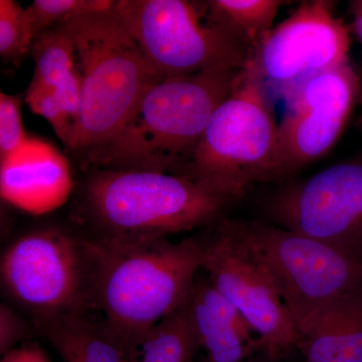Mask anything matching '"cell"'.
<instances>
[{"mask_svg":"<svg viewBox=\"0 0 362 362\" xmlns=\"http://www.w3.org/2000/svg\"><path fill=\"white\" fill-rule=\"evenodd\" d=\"M75 204L90 240L140 243L216 225L237 197L185 175L86 168Z\"/></svg>","mask_w":362,"mask_h":362,"instance_id":"obj_1","label":"cell"},{"mask_svg":"<svg viewBox=\"0 0 362 362\" xmlns=\"http://www.w3.org/2000/svg\"><path fill=\"white\" fill-rule=\"evenodd\" d=\"M85 238L93 310L123 344L140 354L147 334L189 297L202 270L206 237L140 243Z\"/></svg>","mask_w":362,"mask_h":362,"instance_id":"obj_2","label":"cell"},{"mask_svg":"<svg viewBox=\"0 0 362 362\" xmlns=\"http://www.w3.org/2000/svg\"><path fill=\"white\" fill-rule=\"evenodd\" d=\"M240 71L211 69L152 86L118 135L82 161L84 169L185 175L211 116Z\"/></svg>","mask_w":362,"mask_h":362,"instance_id":"obj_3","label":"cell"},{"mask_svg":"<svg viewBox=\"0 0 362 362\" xmlns=\"http://www.w3.org/2000/svg\"><path fill=\"white\" fill-rule=\"evenodd\" d=\"M76 47L82 103L69 151L84 160L111 142L140 100L163 81L112 11L63 23Z\"/></svg>","mask_w":362,"mask_h":362,"instance_id":"obj_4","label":"cell"},{"mask_svg":"<svg viewBox=\"0 0 362 362\" xmlns=\"http://www.w3.org/2000/svg\"><path fill=\"white\" fill-rule=\"evenodd\" d=\"M226 223L271 278L298 337L325 307L362 287V252L270 223Z\"/></svg>","mask_w":362,"mask_h":362,"instance_id":"obj_5","label":"cell"},{"mask_svg":"<svg viewBox=\"0 0 362 362\" xmlns=\"http://www.w3.org/2000/svg\"><path fill=\"white\" fill-rule=\"evenodd\" d=\"M277 133L265 86L243 69L183 175L240 199L254 183L276 180Z\"/></svg>","mask_w":362,"mask_h":362,"instance_id":"obj_6","label":"cell"},{"mask_svg":"<svg viewBox=\"0 0 362 362\" xmlns=\"http://www.w3.org/2000/svg\"><path fill=\"white\" fill-rule=\"evenodd\" d=\"M112 13L163 80L211 69L240 71L249 51L185 0H117Z\"/></svg>","mask_w":362,"mask_h":362,"instance_id":"obj_7","label":"cell"},{"mask_svg":"<svg viewBox=\"0 0 362 362\" xmlns=\"http://www.w3.org/2000/svg\"><path fill=\"white\" fill-rule=\"evenodd\" d=\"M1 285L30 320L74 311H94L89 257L78 230L44 226L13 240L0 262Z\"/></svg>","mask_w":362,"mask_h":362,"instance_id":"obj_8","label":"cell"},{"mask_svg":"<svg viewBox=\"0 0 362 362\" xmlns=\"http://www.w3.org/2000/svg\"><path fill=\"white\" fill-rule=\"evenodd\" d=\"M202 270L246 317L259 338L261 354L280 362L297 350L296 327L275 286L226 218L216 223L206 237Z\"/></svg>","mask_w":362,"mask_h":362,"instance_id":"obj_9","label":"cell"},{"mask_svg":"<svg viewBox=\"0 0 362 362\" xmlns=\"http://www.w3.org/2000/svg\"><path fill=\"white\" fill-rule=\"evenodd\" d=\"M361 78L349 63L316 74L286 90L278 125L276 180L322 158L345 129L358 101Z\"/></svg>","mask_w":362,"mask_h":362,"instance_id":"obj_10","label":"cell"},{"mask_svg":"<svg viewBox=\"0 0 362 362\" xmlns=\"http://www.w3.org/2000/svg\"><path fill=\"white\" fill-rule=\"evenodd\" d=\"M333 2L309 0L266 33L244 70L266 89L284 93L302 81L347 63L349 33Z\"/></svg>","mask_w":362,"mask_h":362,"instance_id":"obj_11","label":"cell"},{"mask_svg":"<svg viewBox=\"0 0 362 362\" xmlns=\"http://www.w3.org/2000/svg\"><path fill=\"white\" fill-rule=\"evenodd\" d=\"M274 225L362 252V159L286 183L267 201Z\"/></svg>","mask_w":362,"mask_h":362,"instance_id":"obj_12","label":"cell"},{"mask_svg":"<svg viewBox=\"0 0 362 362\" xmlns=\"http://www.w3.org/2000/svg\"><path fill=\"white\" fill-rule=\"evenodd\" d=\"M73 190L70 163L51 143L28 138L0 159L2 199L25 213H52L68 202Z\"/></svg>","mask_w":362,"mask_h":362,"instance_id":"obj_13","label":"cell"},{"mask_svg":"<svg viewBox=\"0 0 362 362\" xmlns=\"http://www.w3.org/2000/svg\"><path fill=\"white\" fill-rule=\"evenodd\" d=\"M187 301L207 362H245L259 354V338L251 324L209 277L195 279Z\"/></svg>","mask_w":362,"mask_h":362,"instance_id":"obj_14","label":"cell"},{"mask_svg":"<svg viewBox=\"0 0 362 362\" xmlns=\"http://www.w3.org/2000/svg\"><path fill=\"white\" fill-rule=\"evenodd\" d=\"M74 311L32 319L37 334L51 343L64 362H137L140 354L128 349L108 324Z\"/></svg>","mask_w":362,"mask_h":362,"instance_id":"obj_15","label":"cell"},{"mask_svg":"<svg viewBox=\"0 0 362 362\" xmlns=\"http://www.w3.org/2000/svg\"><path fill=\"white\" fill-rule=\"evenodd\" d=\"M305 362H362V287L317 314L298 337Z\"/></svg>","mask_w":362,"mask_h":362,"instance_id":"obj_16","label":"cell"},{"mask_svg":"<svg viewBox=\"0 0 362 362\" xmlns=\"http://www.w3.org/2000/svg\"><path fill=\"white\" fill-rule=\"evenodd\" d=\"M281 0H211L206 1V18L225 30L251 52L273 28Z\"/></svg>","mask_w":362,"mask_h":362,"instance_id":"obj_17","label":"cell"},{"mask_svg":"<svg viewBox=\"0 0 362 362\" xmlns=\"http://www.w3.org/2000/svg\"><path fill=\"white\" fill-rule=\"evenodd\" d=\"M187 300L150 331L137 362H194L202 346Z\"/></svg>","mask_w":362,"mask_h":362,"instance_id":"obj_18","label":"cell"},{"mask_svg":"<svg viewBox=\"0 0 362 362\" xmlns=\"http://www.w3.org/2000/svg\"><path fill=\"white\" fill-rule=\"evenodd\" d=\"M30 54L35 62L33 84L56 88L76 66L75 42L63 25L39 33Z\"/></svg>","mask_w":362,"mask_h":362,"instance_id":"obj_19","label":"cell"},{"mask_svg":"<svg viewBox=\"0 0 362 362\" xmlns=\"http://www.w3.org/2000/svg\"><path fill=\"white\" fill-rule=\"evenodd\" d=\"M37 37L28 8L14 0H0V56L18 64L28 56Z\"/></svg>","mask_w":362,"mask_h":362,"instance_id":"obj_20","label":"cell"},{"mask_svg":"<svg viewBox=\"0 0 362 362\" xmlns=\"http://www.w3.org/2000/svg\"><path fill=\"white\" fill-rule=\"evenodd\" d=\"M112 0H35L28 7L37 35L52 26L112 11Z\"/></svg>","mask_w":362,"mask_h":362,"instance_id":"obj_21","label":"cell"},{"mask_svg":"<svg viewBox=\"0 0 362 362\" xmlns=\"http://www.w3.org/2000/svg\"><path fill=\"white\" fill-rule=\"evenodd\" d=\"M25 102L33 113L42 116L51 124L54 133L68 147L73 135V125L59 103L56 88L30 83L26 90Z\"/></svg>","mask_w":362,"mask_h":362,"instance_id":"obj_22","label":"cell"},{"mask_svg":"<svg viewBox=\"0 0 362 362\" xmlns=\"http://www.w3.org/2000/svg\"><path fill=\"white\" fill-rule=\"evenodd\" d=\"M21 98L0 93V159L6 158L28 141L21 118Z\"/></svg>","mask_w":362,"mask_h":362,"instance_id":"obj_23","label":"cell"},{"mask_svg":"<svg viewBox=\"0 0 362 362\" xmlns=\"http://www.w3.org/2000/svg\"><path fill=\"white\" fill-rule=\"evenodd\" d=\"M33 334H37L33 325L21 318L11 306H0V354L2 356L18 347V343H25Z\"/></svg>","mask_w":362,"mask_h":362,"instance_id":"obj_24","label":"cell"},{"mask_svg":"<svg viewBox=\"0 0 362 362\" xmlns=\"http://www.w3.org/2000/svg\"><path fill=\"white\" fill-rule=\"evenodd\" d=\"M56 95L62 109L75 127L82 103V77L77 66L56 87Z\"/></svg>","mask_w":362,"mask_h":362,"instance_id":"obj_25","label":"cell"},{"mask_svg":"<svg viewBox=\"0 0 362 362\" xmlns=\"http://www.w3.org/2000/svg\"><path fill=\"white\" fill-rule=\"evenodd\" d=\"M1 362H52L35 342H25L2 356Z\"/></svg>","mask_w":362,"mask_h":362,"instance_id":"obj_26","label":"cell"},{"mask_svg":"<svg viewBox=\"0 0 362 362\" xmlns=\"http://www.w3.org/2000/svg\"><path fill=\"white\" fill-rule=\"evenodd\" d=\"M350 6H351L352 16H354L352 30L362 45V0L351 1Z\"/></svg>","mask_w":362,"mask_h":362,"instance_id":"obj_27","label":"cell"},{"mask_svg":"<svg viewBox=\"0 0 362 362\" xmlns=\"http://www.w3.org/2000/svg\"><path fill=\"white\" fill-rule=\"evenodd\" d=\"M358 102L362 106V81L361 80V89H359Z\"/></svg>","mask_w":362,"mask_h":362,"instance_id":"obj_28","label":"cell"}]
</instances>
